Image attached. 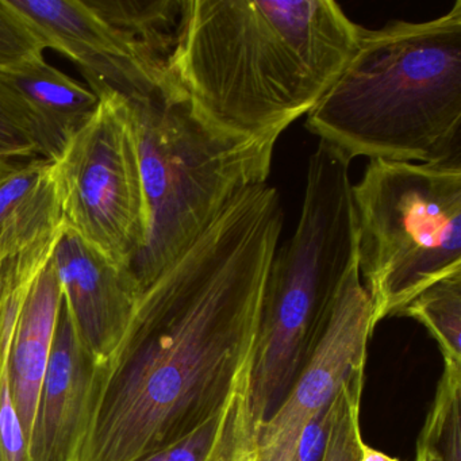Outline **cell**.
Instances as JSON below:
<instances>
[{
    "label": "cell",
    "instance_id": "6da1fadb",
    "mask_svg": "<svg viewBox=\"0 0 461 461\" xmlns=\"http://www.w3.org/2000/svg\"><path fill=\"white\" fill-rule=\"evenodd\" d=\"M279 191L240 190L142 290L114 349L94 366L71 461H141L240 402L252 379Z\"/></svg>",
    "mask_w": 461,
    "mask_h": 461
},
{
    "label": "cell",
    "instance_id": "7a4b0ae2",
    "mask_svg": "<svg viewBox=\"0 0 461 461\" xmlns=\"http://www.w3.org/2000/svg\"><path fill=\"white\" fill-rule=\"evenodd\" d=\"M360 29L333 0H182L168 72L218 131L277 142L333 85Z\"/></svg>",
    "mask_w": 461,
    "mask_h": 461
},
{
    "label": "cell",
    "instance_id": "3957f363",
    "mask_svg": "<svg viewBox=\"0 0 461 461\" xmlns=\"http://www.w3.org/2000/svg\"><path fill=\"white\" fill-rule=\"evenodd\" d=\"M304 126L349 161H461V0L426 23L361 28Z\"/></svg>",
    "mask_w": 461,
    "mask_h": 461
},
{
    "label": "cell",
    "instance_id": "277c9868",
    "mask_svg": "<svg viewBox=\"0 0 461 461\" xmlns=\"http://www.w3.org/2000/svg\"><path fill=\"white\" fill-rule=\"evenodd\" d=\"M126 102L147 210L144 247L131 271L144 290L240 190L266 185L276 142L218 131L196 113L169 72L150 95Z\"/></svg>",
    "mask_w": 461,
    "mask_h": 461
},
{
    "label": "cell",
    "instance_id": "5b68a950",
    "mask_svg": "<svg viewBox=\"0 0 461 461\" xmlns=\"http://www.w3.org/2000/svg\"><path fill=\"white\" fill-rule=\"evenodd\" d=\"M349 167L341 153L318 142L307 164L298 225L269 266L252 379L258 426L276 411L312 357L355 258L357 223Z\"/></svg>",
    "mask_w": 461,
    "mask_h": 461
},
{
    "label": "cell",
    "instance_id": "8992f818",
    "mask_svg": "<svg viewBox=\"0 0 461 461\" xmlns=\"http://www.w3.org/2000/svg\"><path fill=\"white\" fill-rule=\"evenodd\" d=\"M352 198L375 325L461 272V161L369 160Z\"/></svg>",
    "mask_w": 461,
    "mask_h": 461
},
{
    "label": "cell",
    "instance_id": "52a82bcc",
    "mask_svg": "<svg viewBox=\"0 0 461 461\" xmlns=\"http://www.w3.org/2000/svg\"><path fill=\"white\" fill-rule=\"evenodd\" d=\"M99 98L95 114L52 161L53 179L66 229L131 269L147 236L136 136L128 102Z\"/></svg>",
    "mask_w": 461,
    "mask_h": 461
},
{
    "label": "cell",
    "instance_id": "ba28073f",
    "mask_svg": "<svg viewBox=\"0 0 461 461\" xmlns=\"http://www.w3.org/2000/svg\"><path fill=\"white\" fill-rule=\"evenodd\" d=\"M45 50L77 64L88 87L125 101L150 95L168 75L174 39L93 0H9Z\"/></svg>",
    "mask_w": 461,
    "mask_h": 461
},
{
    "label": "cell",
    "instance_id": "9c48e42d",
    "mask_svg": "<svg viewBox=\"0 0 461 461\" xmlns=\"http://www.w3.org/2000/svg\"><path fill=\"white\" fill-rule=\"evenodd\" d=\"M374 307L361 282L357 252L348 267L322 339L271 418L258 426V461H290L310 420L330 406L353 377L366 372Z\"/></svg>",
    "mask_w": 461,
    "mask_h": 461
},
{
    "label": "cell",
    "instance_id": "30bf717a",
    "mask_svg": "<svg viewBox=\"0 0 461 461\" xmlns=\"http://www.w3.org/2000/svg\"><path fill=\"white\" fill-rule=\"evenodd\" d=\"M53 264L63 291V303L95 364L110 355L122 336L142 293L131 269L64 228Z\"/></svg>",
    "mask_w": 461,
    "mask_h": 461
},
{
    "label": "cell",
    "instance_id": "8fae6325",
    "mask_svg": "<svg viewBox=\"0 0 461 461\" xmlns=\"http://www.w3.org/2000/svg\"><path fill=\"white\" fill-rule=\"evenodd\" d=\"M94 366L63 303L28 444V461L72 460Z\"/></svg>",
    "mask_w": 461,
    "mask_h": 461
},
{
    "label": "cell",
    "instance_id": "7c38bea8",
    "mask_svg": "<svg viewBox=\"0 0 461 461\" xmlns=\"http://www.w3.org/2000/svg\"><path fill=\"white\" fill-rule=\"evenodd\" d=\"M63 306L53 258L39 272L23 301L12 349V393L26 447L31 441L42 382L47 374Z\"/></svg>",
    "mask_w": 461,
    "mask_h": 461
},
{
    "label": "cell",
    "instance_id": "4fadbf2b",
    "mask_svg": "<svg viewBox=\"0 0 461 461\" xmlns=\"http://www.w3.org/2000/svg\"><path fill=\"white\" fill-rule=\"evenodd\" d=\"M64 226L0 261V461H28V447L12 393V349L23 301L55 252Z\"/></svg>",
    "mask_w": 461,
    "mask_h": 461
},
{
    "label": "cell",
    "instance_id": "5bb4252c",
    "mask_svg": "<svg viewBox=\"0 0 461 461\" xmlns=\"http://www.w3.org/2000/svg\"><path fill=\"white\" fill-rule=\"evenodd\" d=\"M63 225L52 161H0V261Z\"/></svg>",
    "mask_w": 461,
    "mask_h": 461
},
{
    "label": "cell",
    "instance_id": "9a60e30c",
    "mask_svg": "<svg viewBox=\"0 0 461 461\" xmlns=\"http://www.w3.org/2000/svg\"><path fill=\"white\" fill-rule=\"evenodd\" d=\"M36 113L45 141V158H59L67 142L91 120L101 98L88 86L67 77L45 58L5 72Z\"/></svg>",
    "mask_w": 461,
    "mask_h": 461
},
{
    "label": "cell",
    "instance_id": "2e32d148",
    "mask_svg": "<svg viewBox=\"0 0 461 461\" xmlns=\"http://www.w3.org/2000/svg\"><path fill=\"white\" fill-rule=\"evenodd\" d=\"M252 402H240L141 461H258Z\"/></svg>",
    "mask_w": 461,
    "mask_h": 461
},
{
    "label": "cell",
    "instance_id": "e0dca14e",
    "mask_svg": "<svg viewBox=\"0 0 461 461\" xmlns=\"http://www.w3.org/2000/svg\"><path fill=\"white\" fill-rule=\"evenodd\" d=\"M425 326L438 344L444 364H461V272L434 283L402 309Z\"/></svg>",
    "mask_w": 461,
    "mask_h": 461
},
{
    "label": "cell",
    "instance_id": "ac0fdd59",
    "mask_svg": "<svg viewBox=\"0 0 461 461\" xmlns=\"http://www.w3.org/2000/svg\"><path fill=\"white\" fill-rule=\"evenodd\" d=\"M45 158L41 123L23 94L0 72V161Z\"/></svg>",
    "mask_w": 461,
    "mask_h": 461
},
{
    "label": "cell",
    "instance_id": "d6986e66",
    "mask_svg": "<svg viewBox=\"0 0 461 461\" xmlns=\"http://www.w3.org/2000/svg\"><path fill=\"white\" fill-rule=\"evenodd\" d=\"M366 372L353 377L331 403L330 425L321 461H357L363 445L361 395Z\"/></svg>",
    "mask_w": 461,
    "mask_h": 461
},
{
    "label": "cell",
    "instance_id": "ffe728a7",
    "mask_svg": "<svg viewBox=\"0 0 461 461\" xmlns=\"http://www.w3.org/2000/svg\"><path fill=\"white\" fill-rule=\"evenodd\" d=\"M44 45L29 23L0 0V72L13 71L34 59L44 58Z\"/></svg>",
    "mask_w": 461,
    "mask_h": 461
},
{
    "label": "cell",
    "instance_id": "44dd1931",
    "mask_svg": "<svg viewBox=\"0 0 461 461\" xmlns=\"http://www.w3.org/2000/svg\"><path fill=\"white\" fill-rule=\"evenodd\" d=\"M415 461H461V414L439 410L429 415L417 439Z\"/></svg>",
    "mask_w": 461,
    "mask_h": 461
},
{
    "label": "cell",
    "instance_id": "7402d4cb",
    "mask_svg": "<svg viewBox=\"0 0 461 461\" xmlns=\"http://www.w3.org/2000/svg\"><path fill=\"white\" fill-rule=\"evenodd\" d=\"M357 461H402L399 458L391 457V456L385 455V453L380 452V450L374 449L369 447L368 444L363 442L361 445L360 456H358Z\"/></svg>",
    "mask_w": 461,
    "mask_h": 461
}]
</instances>
